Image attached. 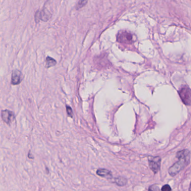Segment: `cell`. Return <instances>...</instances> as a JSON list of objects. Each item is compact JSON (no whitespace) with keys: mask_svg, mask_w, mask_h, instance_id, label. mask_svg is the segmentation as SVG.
I'll list each match as a JSON object with an SVG mask.
<instances>
[{"mask_svg":"<svg viewBox=\"0 0 191 191\" xmlns=\"http://www.w3.org/2000/svg\"><path fill=\"white\" fill-rule=\"evenodd\" d=\"M87 2H88V0H79L76 6L77 9L78 10V9H80L81 8L84 7L87 4Z\"/></svg>","mask_w":191,"mask_h":191,"instance_id":"cell-11","label":"cell"},{"mask_svg":"<svg viewBox=\"0 0 191 191\" xmlns=\"http://www.w3.org/2000/svg\"><path fill=\"white\" fill-rule=\"evenodd\" d=\"M1 118L3 121L8 125H10L11 123L15 120V115L14 112L9 110H4L1 111Z\"/></svg>","mask_w":191,"mask_h":191,"instance_id":"cell-5","label":"cell"},{"mask_svg":"<svg viewBox=\"0 0 191 191\" xmlns=\"http://www.w3.org/2000/svg\"><path fill=\"white\" fill-rule=\"evenodd\" d=\"M24 79L23 74L20 70L15 69L13 70L11 74V84L13 85H18L22 82Z\"/></svg>","mask_w":191,"mask_h":191,"instance_id":"cell-7","label":"cell"},{"mask_svg":"<svg viewBox=\"0 0 191 191\" xmlns=\"http://www.w3.org/2000/svg\"><path fill=\"white\" fill-rule=\"evenodd\" d=\"M179 95L184 105H191V90L188 86H183L179 90Z\"/></svg>","mask_w":191,"mask_h":191,"instance_id":"cell-2","label":"cell"},{"mask_svg":"<svg viewBox=\"0 0 191 191\" xmlns=\"http://www.w3.org/2000/svg\"><path fill=\"white\" fill-rule=\"evenodd\" d=\"M52 15L50 11L46 8H44L43 10H38L37 11L35 15V20L36 23H38L39 22L40 20H42L43 21H47L50 19Z\"/></svg>","mask_w":191,"mask_h":191,"instance_id":"cell-4","label":"cell"},{"mask_svg":"<svg viewBox=\"0 0 191 191\" xmlns=\"http://www.w3.org/2000/svg\"><path fill=\"white\" fill-rule=\"evenodd\" d=\"M33 155L31 153V151H29V153H28V158L30 159H34V156H33Z\"/></svg>","mask_w":191,"mask_h":191,"instance_id":"cell-14","label":"cell"},{"mask_svg":"<svg viewBox=\"0 0 191 191\" xmlns=\"http://www.w3.org/2000/svg\"><path fill=\"white\" fill-rule=\"evenodd\" d=\"M189 191H191V182L190 184V186H189Z\"/></svg>","mask_w":191,"mask_h":191,"instance_id":"cell-15","label":"cell"},{"mask_svg":"<svg viewBox=\"0 0 191 191\" xmlns=\"http://www.w3.org/2000/svg\"><path fill=\"white\" fill-rule=\"evenodd\" d=\"M161 158L160 156L150 157L149 158V165L154 173H157L161 168Z\"/></svg>","mask_w":191,"mask_h":191,"instance_id":"cell-6","label":"cell"},{"mask_svg":"<svg viewBox=\"0 0 191 191\" xmlns=\"http://www.w3.org/2000/svg\"><path fill=\"white\" fill-rule=\"evenodd\" d=\"M190 152L187 149L178 151L176 156V157L178 159V161L169 169L168 173L169 175L172 177H174L185 168L190 163Z\"/></svg>","mask_w":191,"mask_h":191,"instance_id":"cell-1","label":"cell"},{"mask_svg":"<svg viewBox=\"0 0 191 191\" xmlns=\"http://www.w3.org/2000/svg\"><path fill=\"white\" fill-rule=\"evenodd\" d=\"M117 41L123 44H131L133 43V36L127 31H121L117 35Z\"/></svg>","mask_w":191,"mask_h":191,"instance_id":"cell-3","label":"cell"},{"mask_svg":"<svg viewBox=\"0 0 191 191\" xmlns=\"http://www.w3.org/2000/svg\"><path fill=\"white\" fill-rule=\"evenodd\" d=\"M161 191H172V188H171V186L169 184H165L164 185L162 188L161 189Z\"/></svg>","mask_w":191,"mask_h":191,"instance_id":"cell-12","label":"cell"},{"mask_svg":"<svg viewBox=\"0 0 191 191\" xmlns=\"http://www.w3.org/2000/svg\"><path fill=\"white\" fill-rule=\"evenodd\" d=\"M148 191H149V189H148Z\"/></svg>","mask_w":191,"mask_h":191,"instance_id":"cell-16","label":"cell"},{"mask_svg":"<svg viewBox=\"0 0 191 191\" xmlns=\"http://www.w3.org/2000/svg\"><path fill=\"white\" fill-rule=\"evenodd\" d=\"M116 184L118 186H125L128 182L127 179L123 177H118L115 179Z\"/></svg>","mask_w":191,"mask_h":191,"instance_id":"cell-9","label":"cell"},{"mask_svg":"<svg viewBox=\"0 0 191 191\" xmlns=\"http://www.w3.org/2000/svg\"><path fill=\"white\" fill-rule=\"evenodd\" d=\"M66 108H67V112L68 116H70V117H73V111L72 110L71 107L70 106H67Z\"/></svg>","mask_w":191,"mask_h":191,"instance_id":"cell-13","label":"cell"},{"mask_svg":"<svg viewBox=\"0 0 191 191\" xmlns=\"http://www.w3.org/2000/svg\"><path fill=\"white\" fill-rule=\"evenodd\" d=\"M45 62H46V68H50V67L54 66L57 63V62L54 59L49 57H46Z\"/></svg>","mask_w":191,"mask_h":191,"instance_id":"cell-10","label":"cell"},{"mask_svg":"<svg viewBox=\"0 0 191 191\" xmlns=\"http://www.w3.org/2000/svg\"><path fill=\"white\" fill-rule=\"evenodd\" d=\"M96 173L98 176L106 178L111 179L113 177L112 172L106 169H98Z\"/></svg>","mask_w":191,"mask_h":191,"instance_id":"cell-8","label":"cell"}]
</instances>
